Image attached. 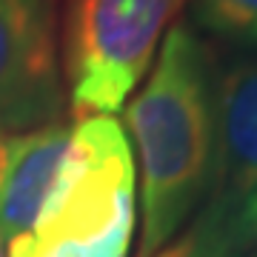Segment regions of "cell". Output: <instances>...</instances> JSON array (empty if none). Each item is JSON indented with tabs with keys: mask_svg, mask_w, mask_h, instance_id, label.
I'll list each match as a JSON object with an SVG mask.
<instances>
[{
	"mask_svg": "<svg viewBox=\"0 0 257 257\" xmlns=\"http://www.w3.org/2000/svg\"><path fill=\"white\" fill-rule=\"evenodd\" d=\"M155 257H209V254L203 251L200 243H197V237L189 231V234H183L180 240H175V243L163 246Z\"/></svg>",
	"mask_w": 257,
	"mask_h": 257,
	"instance_id": "ba28073f",
	"label": "cell"
},
{
	"mask_svg": "<svg viewBox=\"0 0 257 257\" xmlns=\"http://www.w3.org/2000/svg\"><path fill=\"white\" fill-rule=\"evenodd\" d=\"M135 157L114 117H80L40 217L9 257H126L135 237Z\"/></svg>",
	"mask_w": 257,
	"mask_h": 257,
	"instance_id": "7a4b0ae2",
	"label": "cell"
},
{
	"mask_svg": "<svg viewBox=\"0 0 257 257\" xmlns=\"http://www.w3.org/2000/svg\"><path fill=\"white\" fill-rule=\"evenodd\" d=\"M209 203L194 237L211 257L257 246V57L223 72L214 89V157Z\"/></svg>",
	"mask_w": 257,
	"mask_h": 257,
	"instance_id": "277c9868",
	"label": "cell"
},
{
	"mask_svg": "<svg viewBox=\"0 0 257 257\" xmlns=\"http://www.w3.org/2000/svg\"><path fill=\"white\" fill-rule=\"evenodd\" d=\"M72 126L49 123L29 132H0V240L12 243L37 223L63 169Z\"/></svg>",
	"mask_w": 257,
	"mask_h": 257,
	"instance_id": "8992f818",
	"label": "cell"
},
{
	"mask_svg": "<svg viewBox=\"0 0 257 257\" xmlns=\"http://www.w3.org/2000/svg\"><path fill=\"white\" fill-rule=\"evenodd\" d=\"M189 0H69L63 77L80 117L120 111Z\"/></svg>",
	"mask_w": 257,
	"mask_h": 257,
	"instance_id": "3957f363",
	"label": "cell"
},
{
	"mask_svg": "<svg viewBox=\"0 0 257 257\" xmlns=\"http://www.w3.org/2000/svg\"><path fill=\"white\" fill-rule=\"evenodd\" d=\"M143 175V231L138 257L172 243L206 197L214 157V86L203 40L175 23L143 92L123 109Z\"/></svg>",
	"mask_w": 257,
	"mask_h": 257,
	"instance_id": "6da1fadb",
	"label": "cell"
},
{
	"mask_svg": "<svg viewBox=\"0 0 257 257\" xmlns=\"http://www.w3.org/2000/svg\"><path fill=\"white\" fill-rule=\"evenodd\" d=\"M0 257H6V254H3V240H0Z\"/></svg>",
	"mask_w": 257,
	"mask_h": 257,
	"instance_id": "9c48e42d",
	"label": "cell"
},
{
	"mask_svg": "<svg viewBox=\"0 0 257 257\" xmlns=\"http://www.w3.org/2000/svg\"><path fill=\"white\" fill-rule=\"evenodd\" d=\"M194 23L243 49H257V0H189Z\"/></svg>",
	"mask_w": 257,
	"mask_h": 257,
	"instance_id": "52a82bcc",
	"label": "cell"
},
{
	"mask_svg": "<svg viewBox=\"0 0 257 257\" xmlns=\"http://www.w3.org/2000/svg\"><path fill=\"white\" fill-rule=\"evenodd\" d=\"M60 109L55 0H0V132L57 123Z\"/></svg>",
	"mask_w": 257,
	"mask_h": 257,
	"instance_id": "5b68a950",
	"label": "cell"
}]
</instances>
